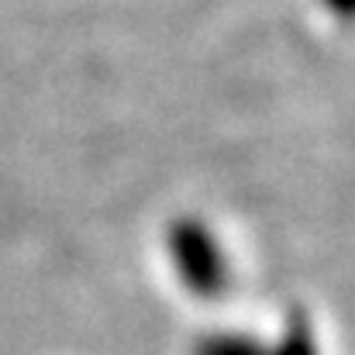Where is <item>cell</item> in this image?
Returning <instances> with one entry per match:
<instances>
[{
	"label": "cell",
	"instance_id": "cell-1",
	"mask_svg": "<svg viewBox=\"0 0 355 355\" xmlns=\"http://www.w3.org/2000/svg\"><path fill=\"white\" fill-rule=\"evenodd\" d=\"M169 255L176 266L180 283L200 297V300H218L228 283H232V269L228 259L218 245V238L211 235V228L197 218H180L169 228Z\"/></svg>",
	"mask_w": 355,
	"mask_h": 355
},
{
	"label": "cell",
	"instance_id": "cell-2",
	"mask_svg": "<svg viewBox=\"0 0 355 355\" xmlns=\"http://www.w3.org/2000/svg\"><path fill=\"white\" fill-rule=\"evenodd\" d=\"M193 355H269V349L255 338V335H245V331H218V335H207Z\"/></svg>",
	"mask_w": 355,
	"mask_h": 355
},
{
	"label": "cell",
	"instance_id": "cell-3",
	"mask_svg": "<svg viewBox=\"0 0 355 355\" xmlns=\"http://www.w3.org/2000/svg\"><path fill=\"white\" fill-rule=\"evenodd\" d=\"M269 355H318V342H314V331L304 311H290L283 338L276 349H269Z\"/></svg>",
	"mask_w": 355,
	"mask_h": 355
},
{
	"label": "cell",
	"instance_id": "cell-4",
	"mask_svg": "<svg viewBox=\"0 0 355 355\" xmlns=\"http://www.w3.org/2000/svg\"><path fill=\"white\" fill-rule=\"evenodd\" d=\"M324 7H328V10H335L338 17H349V10H352V0H324Z\"/></svg>",
	"mask_w": 355,
	"mask_h": 355
}]
</instances>
